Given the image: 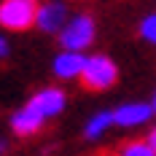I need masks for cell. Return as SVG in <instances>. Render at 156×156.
<instances>
[{
    "mask_svg": "<svg viewBox=\"0 0 156 156\" xmlns=\"http://www.w3.org/2000/svg\"><path fill=\"white\" fill-rule=\"evenodd\" d=\"M81 81L86 89L92 92H102V89H110L116 81H119V67L116 62L105 57V54H94V57H86V67L81 73Z\"/></svg>",
    "mask_w": 156,
    "mask_h": 156,
    "instance_id": "cell-1",
    "label": "cell"
},
{
    "mask_svg": "<svg viewBox=\"0 0 156 156\" xmlns=\"http://www.w3.org/2000/svg\"><path fill=\"white\" fill-rule=\"evenodd\" d=\"M38 16V3L32 0H3L0 3V27L5 30H27L35 24Z\"/></svg>",
    "mask_w": 156,
    "mask_h": 156,
    "instance_id": "cell-2",
    "label": "cell"
},
{
    "mask_svg": "<svg viewBox=\"0 0 156 156\" xmlns=\"http://www.w3.org/2000/svg\"><path fill=\"white\" fill-rule=\"evenodd\" d=\"M94 41V19L86 14L76 16L65 24V30L59 32V43L65 51H83L86 46H92Z\"/></svg>",
    "mask_w": 156,
    "mask_h": 156,
    "instance_id": "cell-3",
    "label": "cell"
},
{
    "mask_svg": "<svg viewBox=\"0 0 156 156\" xmlns=\"http://www.w3.org/2000/svg\"><path fill=\"white\" fill-rule=\"evenodd\" d=\"M65 102H67V97H65L62 89L48 86V89H41L38 94H32L27 105H32L43 119H54V116H59L65 110Z\"/></svg>",
    "mask_w": 156,
    "mask_h": 156,
    "instance_id": "cell-4",
    "label": "cell"
},
{
    "mask_svg": "<svg viewBox=\"0 0 156 156\" xmlns=\"http://www.w3.org/2000/svg\"><path fill=\"white\" fill-rule=\"evenodd\" d=\"M35 24L43 32H62L65 24H67V8L62 3H57V0L54 3H43V5H38Z\"/></svg>",
    "mask_w": 156,
    "mask_h": 156,
    "instance_id": "cell-5",
    "label": "cell"
},
{
    "mask_svg": "<svg viewBox=\"0 0 156 156\" xmlns=\"http://www.w3.org/2000/svg\"><path fill=\"white\" fill-rule=\"evenodd\" d=\"M151 116H154L151 105H145V102H126V105H119V108L113 110V124L129 129V126L145 124Z\"/></svg>",
    "mask_w": 156,
    "mask_h": 156,
    "instance_id": "cell-6",
    "label": "cell"
},
{
    "mask_svg": "<svg viewBox=\"0 0 156 156\" xmlns=\"http://www.w3.org/2000/svg\"><path fill=\"white\" fill-rule=\"evenodd\" d=\"M83 67H86L83 51H62V54L54 57V76H57V78H65V81L81 78Z\"/></svg>",
    "mask_w": 156,
    "mask_h": 156,
    "instance_id": "cell-7",
    "label": "cell"
},
{
    "mask_svg": "<svg viewBox=\"0 0 156 156\" xmlns=\"http://www.w3.org/2000/svg\"><path fill=\"white\" fill-rule=\"evenodd\" d=\"M43 121H46V119L32 108V105H24L19 113L11 116V129H14L16 135H22V137H30V135H35V132L43 126Z\"/></svg>",
    "mask_w": 156,
    "mask_h": 156,
    "instance_id": "cell-8",
    "label": "cell"
},
{
    "mask_svg": "<svg viewBox=\"0 0 156 156\" xmlns=\"http://www.w3.org/2000/svg\"><path fill=\"white\" fill-rule=\"evenodd\" d=\"M113 124V110H102V113H97L89 119V124H86V140H97V137H102L105 135V129Z\"/></svg>",
    "mask_w": 156,
    "mask_h": 156,
    "instance_id": "cell-9",
    "label": "cell"
},
{
    "mask_svg": "<svg viewBox=\"0 0 156 156\" xmlns=\"http://www.w3.org/2000/svg\"><path fill=\"white\" fill-rule=\"evenodd\" d=\"M119 156H156V151L151 148V143H145V140H132V143H124Z\"/></svg>",
    "mask_w": 156,
    "mask_h": 156,
    "instance_id": "cell-10",
    "label": "cell"
},
{
    "mask_svg": "<svg viewBox=\"0 0 156 156\" xmlns=\"http://www.w3.org/2000/svg\"><path fill=\"white\" fill-rule=\"evenodd\" d=\"M140 38L143 41H148V43H154L156 46V14L145 16L140 22Z\"/></svg>",
    "mask_w": 156,
    "mask_h": 156,
    "instance_id": "cell-11",
    "label": "cell"
},
{
    "mask_svg": "<svg viewBox=\"0 0 156 156\" xmlns=\"http://www.w3.org/2000/svg\"><path fill=\"white\" fill-rule=\"evenodd\" d=\"M8 51H11V48H8V41H5V38H0V59H5V57H8Z\"/></svg>",
    "mask_w": 156,
    "mask_h": 156,
    "instance_id": "cell-12",
    "label": "cell"
},
{
    "mask_svg": "<svg viewBox=\"0 0 156 156\" xmlns=\"http://www.w3.org/2000/svg\"><path fill=\"white\" fill-rule=\"evenodd\" d=\"M148 143H151V148H154V151H156V126H154V129H151V135H148Z\"/></svg>",
    "mask_w": 156,
    "mask_h": 156,
    "instance_id": "cell-13",
    "label": "cell"
},
{
    "mask_svg": "<svg viewBox=\"0 0 156 156\" xmlns=\"http://www.w3.org/2000/svg\"><path fill=\"white\" fill-rule=\"evenodd\" d=\"M5 148H8V145H5V140H3V137H0V156L5 154Z\"/></svg>",
    "mask_w": 156,
    "mask_h": 156,
    "instance_id": "cell-14",
    "label": "cell"
},
{
    "mask_svg": "<svg viewBox=\"0 0 156 156\" xmlns=\"http://www.w3.org/2000/svg\"><path fill=\"white\" fill-rule=\"evenodd\" d=\"M151 108H154V113H156V94H154V100H151Z\"/></svg>",
    "mask_w": 156,
    "mask_h": 156,
    "instance_id": "cell-15",
    "label": "cell"
},
{
    "mask_svg": "<svg viewBox=\"0 0 156 156\" xmlns=\"http://www.w3.org/2000/svg\"><path fill=\"white\" fill-rule=\"evenodd\" d=\"M32 3H38V0H32Z\"/></svg>",
    "mask_w": 156,
    "mask_h": 156,
    "instance_id": "cell-16",
    "label": "cell"
}]
</instances>
